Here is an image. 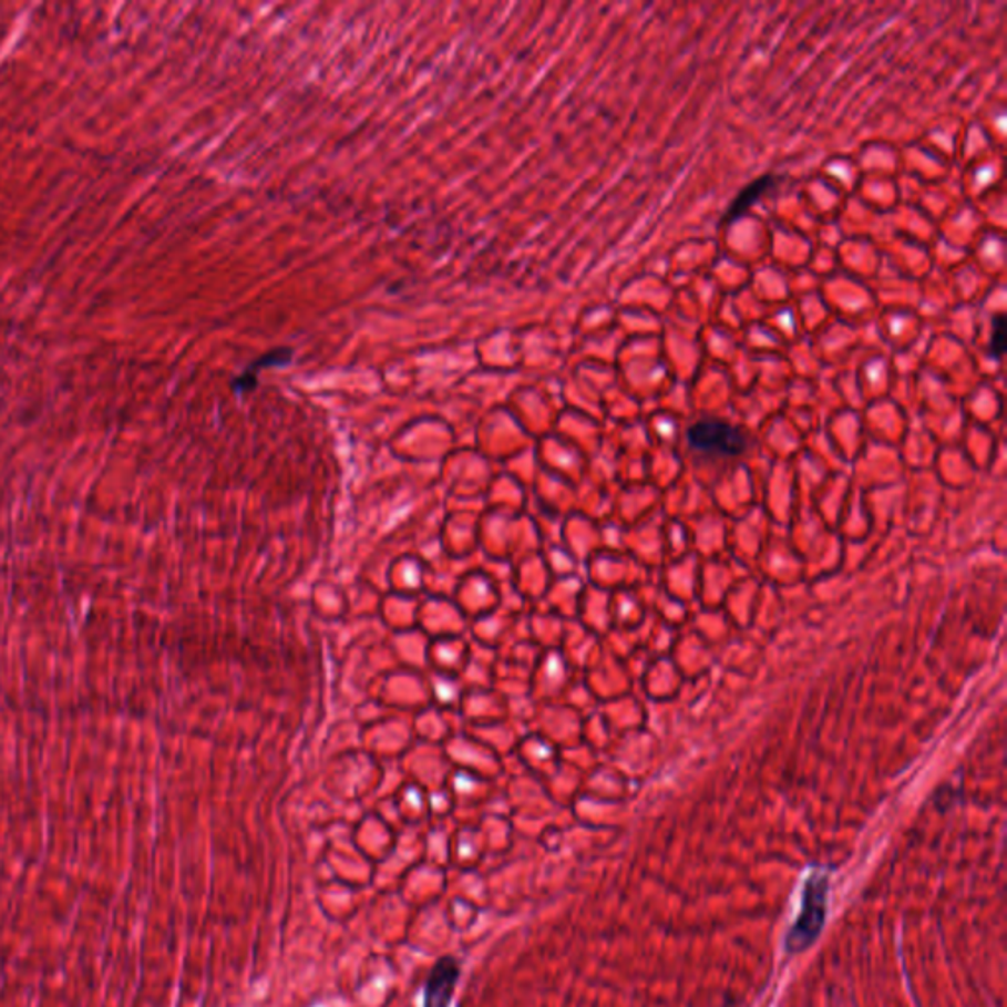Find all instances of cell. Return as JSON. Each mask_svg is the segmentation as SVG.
<instances>
[{
    "mask_svg": "<svg viewBox=\"0 0 1007 1007\" xmlns=\"http://www.w3.org/2000/svg\"><path fill=\"white\" fill-rule=\"evenodd\" d=\"M826 892L829 884L823 874H815L806 880L801 913L788 937V948L791 953L803 951L819 937L826 917Z\"/></svg>",
    "mask_w": 1007,
    "mask_h": 1007,
    "instance_id": "6da1fadb",
    "label": "cell"
},
{
    "mask_svg": "<svg viewBox=\"0 0 1007 1007\" xmlns=\"http://www.w3.org/2000/svg\"><path fill=\"white\" fill-rule=\"evenodd\" d=\"M689 441L692 448L719 455H740L746 449L744 433L720 420L697 421L689 430Z\"/></svg>",
    "mask_w": 1007,
    "mask_h": 1007,
    "instance_id": "7a4b0ae2",
    "label": "cell"
},
{
    "mask_svg": "<svg viewBox=\"0 0 1007 1007\" xmlns=\"http://www.w3.org/2000/svg\"><path fill=\"white\" fill-rule=\"evenodd\" d=\"M459 976L461 963L455 956H441L438 963L433 964L428 982L423 986V1007H451Z\"/></svg>",
    "mask_w": 1007,
    "mask_h": 1007,
    "instance_id": "3957f363",
    "label": "cell"
},
{
    "mask_svg": "<svg viewBox=\"0 0 1007 1007\" xmlns=\"http://www.w3.org/2000/svg\"><path fill=\"white\" fill-rule=\"evenodd\" d=\"M770 185H773V177L771 176L760 177L758 182H753L752 185H748L744 192H742V195H740V197H738V199L732 203V207H730V213H728L727 220L736 219L740 213H744V210L748 209V207H750V205H752V203L756 202V199H758V197H760V195H762L765 189H770Z\"/></svg>",
    "mask_w": 1007,
    "mask_h": 1007,
    "instance_id": "277c9868",
    "label": "cell"
},
{
    "mask_svg": "<svg viewBox=\"0 0 1007 1007\" xmlns=\"http://www.w3.org/2000/svg\"><path fill=\"white\" fill-rule=\"evenodd\" d=\"M1004 349H1006V317L1004 314H998L996 319H994V339H991V352L996 359H1001L1004 354Z\"/></svg>",
    "mask_w": 1007,
    "mask_h": 1007,
    "instance_id": "5b68a950",
    "label": "cell"
}]
</instances>
